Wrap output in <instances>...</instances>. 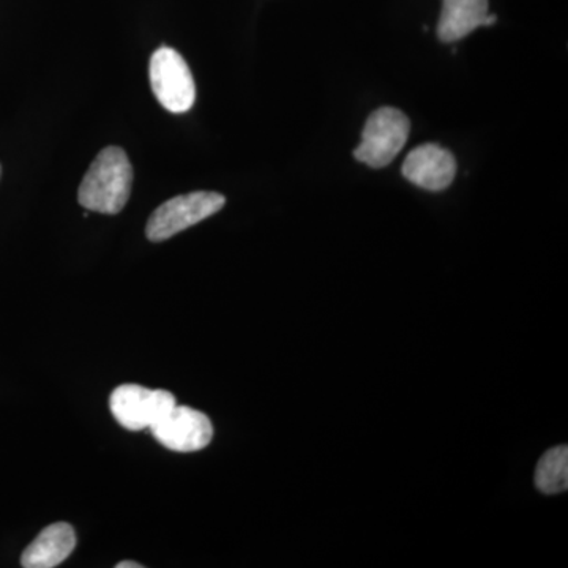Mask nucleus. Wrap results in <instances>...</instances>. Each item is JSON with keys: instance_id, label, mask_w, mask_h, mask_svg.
Returning a JSON list of instances; mask_svg holds the SVG:
<instances>
[{"instance_id": "f257e3e1", "label": "nucleus", "mask_w": 568, "mask_h": 568, "mask_svg": "<svg viewBox=\"0 0 568 568\" xmlns=\"http://www.w3.org/2000/svg\"><path fill=\"white\" fill-rule=\"evenodd\" d=\"M133 168L121 148L103 149L89 168L78 190V201L88 211L115 215L132 194Z\"/></svg>"}, {"instance_id": "f03ea898", "label": "nucleus", "mask_w": 568, "mask_h": 568, "mask_svg": "<svg viewBox=\"0 0 568 568\" xmlns=\"http://www.w3.org/2000/svg\"><path fill=\"white\" fill-rule=\"evenodd\" d=\"M224 203L226 200L223 194L215 192L181 194L166 201L152 213L145 226V234L151 242L168 241L175 234L215 215L216 212L222 211Z\"/></svg>"}, {"instance_id": "7ed1b4c3", "label": "nucleus", "mask_w": 568, "mask_h": 568, "mask_svg": "<svg viewBox=\"0 0 568 568\" xmlns=\"http://www.w3.org/2000/svg\"><path fill=\"white\" fill-rule=\"evenodd\" d=\"M410 122L405 112L395 108H381L369 115L354 155L369 168H386L405 148Z\"/></svg>"}, {"instance_id": "20e7f679", "label": "nucleus", "mask_w": 568, "mask_h": 568, "mask_svg": "<svg viewBox=\"0 0 568 568\" xmlns=\"http://www.w3.org/2000/svg\"><path fill=\"white\" fill-rule=\"evenodd\" d=\"M149 77L153 95L174 114L192 110L196 100V85L185 59L173 48L163 47L153 52Z\"/></svg>"}, {"instance_id": "39448f33", "label": "nucleus", "mask_w": 568, "mask_h": 568, "mask_svg": "<svg viewBox=\"0 0 568 568\" xmlns=\"http://www.w3.org/2000/svg\"><path fill=\"white\" fill-rule=\"evenodd\" d=\"M174 406L175 396L171 392L151 390L136 384H123L110 396L112 416L130 432L151 428Z\"/></svg>"}, {"instance_id": "423d86ee", "label": "nucleus", "mask_w": 568, "mask_h": 568, "mask_svg": "<svg viewBox=\"0 0 568 568\" xmlns=\"http://www.w3.org/2000/svg\"><path fill=\"white\" fill-rule=\"evenodd\" d=\"M149 429L163 447L174 452L203 450L213 436L211 418L189 406L175 405Z\"/></svg>"}, {"instance_id": "0eeeda50", "label": "nucleus", "mask_w": 568, "mask_h": 568, "mask_svg": "<svg viewBox=\"0 0 568 568\" xmlns=\"http://www.w3.org/2000/svg\"><path fill=\"white\" fill-rule=\"evenodd\" d=\"M403 175L428 192H443L457 175L454 155L437 144H424L414 149L403 163Z\"/></svg>"}, {"instance_id": "6e6552de", "label": "nucleus", "mask_w": 568, "mask_h": 568, "mask_svg": "<svg viewBox=\"0 0 568 568\" xmlns=\"http://www.w3.org/2000/svg\"><path fill=\"white\" fill-rule=\"evenodd\" d=\"M496 21V14L488 13V0H444L437 36L444 43H452Z\"/></svg>"}, {"instance_id": "1a4fd4ad", "label": "nucleus", "mask_w": 568, "mask_h": 568, "mask_svg": "<svg viewBox=\"0 0 568 568\" xmlns=\"http://www.w3.org/2000/svg\"><path fill=\"white\" fill-rule=\"evenodd\" d=\"M77 547V534L69 523H54L41 530L36 540L24 549L21 566L24 568H54L61 566Z\"/></svg>"}, {"instance_id": "9d476101", "label": "nucleus", "mask_w": 568, "mask_h": 568, "mask_svg": "<svg viewBox=\"0 0 568 568\" xmlns=\"http://www.w3.org/2000/svg\"><path fill=\"white\" fill-rule=\"evenodd\" d=\"M536 485L545 495H558L568 488V448H551L541 457L536 470Z\"/></svg>"}, {"instance_id": "9b49d317", "label": "nucleus", "mask_w": 568, "mask_h": 568, "mask_svg": "<svg viewBox=\"0 0 568 568\" xmlns=\"http://www.w3.org/2000/svg\"><path fill=\"white\" fill-rule=\"evenodd\" d=\"M141 564L132 562V560H123V562H119L115 568H142Z\"/></svg>"}, {"instance_id": "f8f14e48", "label": "nucleus", "mask_w": 568, "mask_h": 568, "mask_svg": "<svg viewBox=\"0 0 568 568\" xmlns=\"http://www.w3.org/2000/svg\"><path fill=\"white\" fill-rule=\"evenodd\" d=\"M0 175H2V166H0Z\"/></svg>"}]
</instances>
